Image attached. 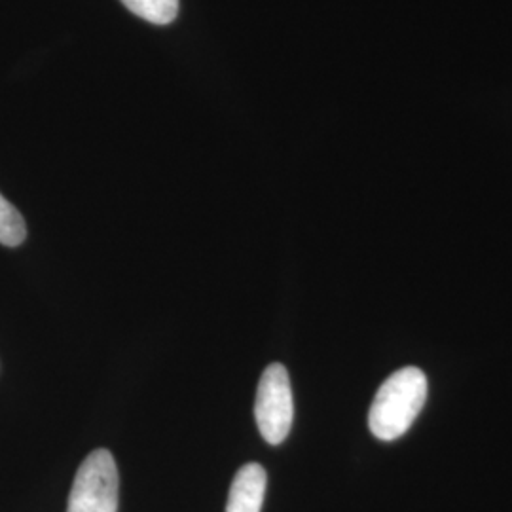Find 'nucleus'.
Wrapping results in <instances>:
<instances>
[{"instance_id":"nucleus-4","label":"nucleus","mask_w":512,"mask_h":512,"mask_svg":"<svg viewBox=\"0 0 512 512\" xmlns=\"http://www.w3.org/2000/svg\"><path fill=\"white\" fill-rule=\"evenodd\" d=\"M266 484H268V475L260 463L243 465L232 480L226 512L262 511Z\"/></svg>"},{"instance_id":"nucleus-1","label":"nucleus","mask_w":512,"mask_h":512,"mask_svg":"<svg viewBox=\"0 0 512 512\" xmlns=\"http://www.w3.org/2000/svg\"><path fill=\"white\" fill-rule=\"evenodd\" d=\"M427 399V378L416 366L397 370L378 389L368 414V427L380 440L403 437L420 416Z\"/></svg>"},{"instance_id":"nucleus-5","label":"nucleus","mask_w":512,"mask_h":512,"mask_svg":"<svg viewBox=\"0 0 512 512\" xmlns=\"http://www.w3.org/2000/svg\"><path fill=\"white\" fill-rule=\"evenodd\" d=\"M131 14L154 25H169L179 14V0H122Z\"/></svg>"},{"instance_id":"nucleus-6","label":"nucleus","mask_w":512,"mask_h":512,"mask_svg":"<svg viewBox=\"0 0 512 512\" xmlns=\"http://www.w3.org/2000/svg\"><path fill=\"white\" fill-rule=\"evenodd\" d=\"M27 238V224L18 209L0 194V243L18 247Z\"/></svg>"},{"instance_id":"nucleus-2","label":"nucleus","mask_w":512,"mask_h":512,"mask_svg":"<svg viewBox=\"0 0 512 512\" xmlns=\"http://www.w3.org/2000/svg\"><path fill=\"white\" fill-rule=\"evenodd\" d=\"M118 467L109 450H93L78 467L67 512H118Z\"/></svg>"},{"instance_id":"nucleus-3","label":"nucleus","mask_w":512,"mask_h":512,"mask_svg":"<svg viewBox=\"0 0 512 512\" xmlns=\"http://www.w3.org/2000/svg\"><path fill=\"white\" fill-rule=\"evenodd\" d=\"M255 418L262 439L281 444L293 427L294 403L291 378L281 363H272L260 376L256 389Z\"/></svg>"}]
</instances>
